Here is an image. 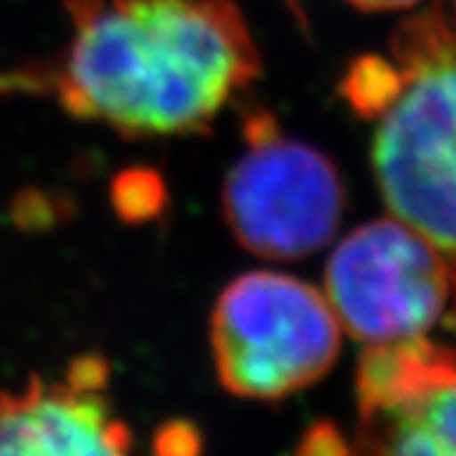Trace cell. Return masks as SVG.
I'll use <instances>...</instances> for the list:
<instances>
[{
  "label": "cell",
  "instance_id": "cell-5",
  "mask_svg": "<svg viewBox=\"0 0 456 456\" xmlns=\"http://www.w3.org/2000/svg\"><path fill=\"white\" fill-rule=\"evenodd\" d=\"M327 302L368 347L426 338L456 317V279L446 254L401 221L355 228L332 251Z\"/></svg>",
  "mask_w": 456,
  "mask_h": 456
},
{
  "label": "cell",
  "instance_id": "cell-8",
  "mask_svg": "<svg viewBox=\"0 0 456 456\" xmlns=\"http://www.w3.org/2000/svg\"><path fill=\"white\" fill-rule=\"evenodd\" d=\"M401 86V69H393L383 59H360L350 66L342 92L350 107L362 117H375L393 99Z\"/></svg>",
  "mask_w": 456,
  "mask_h": 456
},
{
  "label": "cell",
  "instance_id": "cell-13",
  "mask_svg": "<svg viewBox=\"0 0 456 456\" xmlns=\"http://www.w3.org/2000/svg\"><path fill=\"white\" fill-rule=\"evenodd\" d=\"M434 13H436L456 36V0H439V8H436Z\"/></svg>",
  "mask_w": 456,
  "mask_h": 456
},
{
  "label": "cell",
  "instance_id": "cell-10",
  "mask_svg": "<svg viewBox=\"0 0 456 456\" xmlns=\"http://www.w3.org/2000/svg\"><path fill=\"white\" fill-rule=\"evenodd\" d=\"M200 436L188 424H173L158 434V456H198Z\"/></svg>",
  "mask_w": 456,
  "mask_h": 456
},
{
  "label": "cell",
  "instance_id": "cell-1",
  "mask_svg": "<svg viewBox=\"0 0 456 456\" xmlns=\"http://www.w3.org/2000/svg\"><path fill=\"white\" fill-rule=\"evenodd\" d=\"M61 59L26 82L125 137L203 134L261 74L233 0H64Z\"/></svg>",
  "mask_w": 456,
  "mask_h": 456
},
{
  "label": "cell",
  "instance_id": "cell-3",
  "mask_svg": "<svg viewBox=\"0 0 456 456\" xmlns=\"http://www.w3.org/2000/svg\"><path fill=\"white\" fill-rule=\"evenodd\" d=\"M398 61L401 86L375 127V178L393 216L456 259L454 49Z\"/></svg>",
  "mask_w": 456,
  "mask_h": 456
},
{
  "label": "cell",
  "instance_id": "cell-4",
  "mask_svg": "<svg viewBox=\"0 0 456 456\" xmlns=\"http://www.w3.org/2000/svg\"><path fill=\"white\" fill-rule=\"evenodd\" d=\"M246 152L224 183V218L236 241L264 259H302L332 241L345 188L325 152L289 140L269 112H251Z\"/></svg>",
  "mask_w": 456,
  "mask_h": 456
},
{
  "label": "cell",
  "instance_id": "cell-7",
  "mask_svg": "<svg viewBox=\"0 0 456 456\" xmlns=\"http://www.w3.org/2000/svg\"><path fill=\"white\" fill-rule=\"evenodd\" d=\"M107 365L84 355L64 380L0 391V456H132L130 431L102 395Z\"/></svg>",
  "mask_w": 456,
  "mask_h": 456
},
{
  "label": "cell",
  "instance_id": "cell-9",
  "mask_svg": "<svg viewBox=\"0 0 456 456\" xmlns=\"http://www.w3.org/2000/svg\"><path fill=\"white\" fill-rule=\"evenodd\" d=\"M114 206L119 216L132 221H145L163 206V185L145 170L125 173L114 185Z\"/></svg>",
  "mask_w": 456,
  "mask_h": 456
},
{
  "label": "cell",
  "instance_id": "cell-11",
  "mask_svg": "<svg viewBox=\"0 0 456 456\" xmlns=\"http://www.w3.org/2000/svg\"><path fill=\"white\" fill-rule=\"evenodd\" d=\"M302 456H347L340 434L332 426H314L302 444Z\"/></svg>",
  "mask_w": 456,
  "mask_h": 456
},
{
  "label": "cell",
  "instance_id": "cell-12",
  "mask_svg": "<svg viewBox=\"0 0 456 456\" xmlns=\"http://www.w3.org/2000/svg\"><path fill=\"white\" fill-rule=\"evenodd\" d=\"M347 3L358 5L362 11H395V8L416 5L419 0H347Z\"/></svg>",
  "mask_w": 456,
  "mask_h": 456
},
{
  "label": "cell",
  "instance_id": "cell-2",
  "mask_svg": "<svg viewBox=\"0 0 456 456\" xmlns=\"http://www.w3.org/2000/svg\"><path fill=\"white\" fill-rule=\"evenodd\" d=\"M211 350L226 391L277 401L332 368L340 322L327 297L307 281L248 272L233 279L213 307Z\"/></svg>",
  "mask_w": 456,
  "mask_h": 456
},
{
  "label": "cell",
  "instance_id": "cell-14",
  "mask_svg": "<svg viewBox=\"0 0 456 456\" xmlns=\"http://www.w3.org/2000/svg\"><path fill=\"white\" fill-rule=\"evenodd\" d=\"M292 3H294V0H292Z\"/></svg>",
  "mask_w": 456,
  "mask_h": 456
},
{
  "label": "cell",
  "instance_id": "cell-6",
  "mask_svg": "<svg viewBox=\"0 0 456 456\" xmlns=\"http://www.w3.org/2000/svg\"><path fill=\"white\" fill-rule=\"evenodd\" d=\"M358 406L370 456H456V347L428 338L368 347Z\"/></svg>",
  "mask_w": 456,
  "mask_h": 456
}]
</instances>
